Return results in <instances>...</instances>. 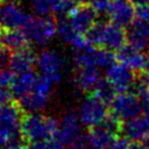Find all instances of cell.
Returning a JSON list of instances; mask_svg holds the SVG:
<instances>
[{
  "instance_id": "6da1fadb",
  "label": "cell",
  "mask_w": 149,
  "mask_h": 149,
  "mask_svg": "<svg viewBox=\"0 0 149 149\" xmlns=\"http://www.w3.org/2000/svg\"><path fill=\"white\" fill-rule=\"evenodd\" d=\"M59 127L52 116L24 113L21 121V135L24 142H42L59 136Z\"/></svg>"
},
{
  "instance_id": "7a4b0ae2",
  "label": "cell",
  "mask_w": 149,
  "mask_h": 149,
  "mask_svg": "<svg viewBox=\"0 0 149 149\" xmlns=\"http://www.w3.org/2000/svg\"><path fill=\"white\" fill-rule=\"evenodd\" d=\"M23 114L24 112L16 100L7 105H0V146L22 139L21 121Z\"/></svg>"
},
{
  "instance_id": "3957f363",
  "label": "cell",
  "mask_w": 149,
  "mask_h": 149,
  "mask_svg": "<svg viewBox=\"0 0 149 149\" xmlns=\"http://www.w3.org/2000/svg\"><path fill=\"white\" fill-rule=\"evenodd\" d=\"M33 16L27 14L16 1H0V30L23 29Z\"/></svg>"
},
{
  "instance_id": "277c9868",
  "label": "cell",
  "mask_w": 149,
  "mask_h": 149,
  "mask_svg": "<svg viewBox=\"0 0 149 149\" xmlns=\"http://www.w3.org/2000/svg\"><path fill=\"white\" fill-rule=\"evenodd\" d=\"M22 30L28 35L30 41L43 45L55 36L56 31H58V26L55 19L44 15L40 17H31Z\"/></svg>"
},
{
  "instance_id": "5b68a950",
  "label": "cell",
  "mask_w": 149,
  "mask_h": 149,
  "mask_svg": "<svg viewBox=\"0 0 149 149\" xmlns=\"http://www.w3.org/2000/svg\"><path fill=\"white\" fill-rule=\"evenodd\" d=\"M111 106V113L116 115L123 122L141 116L143 105L139 97L132 93H118Z\"/></svg>"
},
{
  "instance_id": "8992f818",
  "label": "cell",
  "mask_w": 149,
  "mask_h": 149,
  "mask_svg": "<svg viewBox=\"0 0 149 149\" xmlns=\"http://www.w3.org/2000/svg\"><path fill=\"white\" fill-rule=\"evenodd\" d=\"M108 114L109 112L107 109V104L100 100L93 93H88L80 106L79 120L90 128L102 122Z\"/></svg>"
},
{
  "instance_id": "52a82bcc",
  "label": "cell",
  "mask_w": 149,
  "mask_h": 149,
  "mask_svg": "<svg viewBox=\"0 0 149 149\" xmlns=\"http://www.w3.org/2000/svg\"><path fill=\"white\" fill-rule=\"evenodd\" d=\"M136 72L122 63H114L107 68L106 79L114 86L118 93L128 92L135 79Z\"/></svg>"
},
{
  "instance_id": "ba28073f",
  "label": "cell",
  "mask_w": 149,
  "mask_h": 149,
  "mask_svg": "<svg viewBox=\"0 0 149 149\" xmlns=\"http://www.w3.org/2000/svg\"><path fill=\"white\" fill-rule=\"evenodd\" d=\"M97 13L98 12L90 3H78L68 17L78 33L86 34V31L97 22Z\"/></svg>"
},
{
  "instance_id": "9c48e42d",
  "label": "cell",
  "mask_w": 149,
  "mask_h": 149,
  "mask_svg": "<svg viewBox=\"0 0 149 149\" xmlns=\"http://www.w3.org/2000/svg\"><path fill=\"white\" fill-rule=\"evenodd\" d=\"M37 65L43 76L48 77L55 85L61 81V68L62 58L52 50H44L37 57Z\"/></svg>"
},
{
  "instance_id": "30bf717a",
  "label": "cell",
  "mask_w": 149,
  "mask_h": 149,
  "mask_svg": "<svg viewBox=\"0 0 149 149\" xmlns=\"http://www.w3.org/2000/svg\"><path fill=\"white\" fill-rule=\"evenodd\" d=\"M115 55H116V59L120 63L125 64L133 71H135V72L144 71V68H146V64L148 61V56L146 54H143L141 50H137L136 48L130 45L129 43L125 44L119 50H116Z\"/></svg>"
},
{
  "instance_id": "8fae6325",
  "label": "cell",
  "mask_w": 149,
  "mask_h": 149,
  "mask_svg": "<svg viewBox=\"0 0 149 149\" xmlns=\"http://www.w3.org/2000/svg\"><path fill=\"white\" fill-rule=\"evenodd\" d=\"M127 42L136 48L137 50L149 49V22L142 21L140 19H134V21L127 28Z\"/></svg>"
},
{
  "instance_id": "7c38bea8",
  "label": "cell",
  "mask_w": 149,
  "mask_h": 149,
  "mask_svg": "<svg viewBox=\"0 0 149 149\" xmlns=\"http://www.w3.org/2000/svg\"><path fill=\"white\" fill-rule=\"evenodd\" d=\"M132 1H111L107 13L112 19V22L128 27L135 19V7Z\"/></svg>"
},
{
  "instance_id": "4fadbf2b",
  "label": "cell",
  "mask_w": 149,
  "mask_h": 149,
  "mask_svg": "<svg viewBox=\"0 0 149 149\" xmlns=\"http://www.w3.org/2000/svg\"><path fill=\"white\" fill-rule=\"evenodd\" d=\"M36 63H37V57L34 54V51L26 48L19 51H14L9 70L14 74L21 76L27 72H30Z\"/></svg>"
},
{
  "instance_id": "5bb4252c",
  "label": "cell",
  "mask_w": 149,
  "mask_h": 149,
  "mask_svg": "<svg viewBox=\"0 0 149 149\" xmlns=\"http://www.w3.org/2000/svg\"><path fill=\"white\" fill-rule=\"evenodd\" d=\"M122 135L130 141H143L149 136V118L147 115H141L123 122Z\"/></svg>"
},
{
  "instance_id": "9a60e30c",
  "label": "cell",
  "mask_w": 149,
  "mask_h": 149,
  "mask_svg": "<svg viewBox=\"0 0 149 149\" xmlns=\"http://www.w3.org/2000/svg\"><path fill=\"white\" fill-rule=\"evenodd\" d=\"M127 42V31L123 27L114 23L107 22L104 30L102 37V48L109 50H119Z\"/></svg>"
},
{
  "instance_id": "2e32d148",
  "label": "cell",
  "mask_w": 149,
  "mask_h": 149,
  "mask_svg": "<svg viewBox=\"0 0 149 149\" xmlns=\"http://www.w3.org/2000/svg\"><path fill=\"white\" fill-rule=\"evenodd\" d=\"M83 134L80 128V120L76 113L69 112L66 113L61 122L59 127V136L64 144H69L71 141L77 139Z\"/></svg>"
},
{
  "instance_id": "e0dca14e",
  "label": "cell",
  "mask_w": 149,
  "mask_h": 149,
  "mask_svg": "<svg viewBox=\"0 0 149 149\" xmlns=\"http://www.w3.org/2000/svg\"><path fill=\"white\" fill-rule=\"evenodd\" d=\"M29 37L22 29L1 30L0 31V44L7 47L12 51H19L28 48Z\"/></svg>"
},
{
  "instance_id": "ac0fdd59",
  "label": "cell",
  "mask_w": 149,
  "mask_h": 149,
  "mask_svg": "<svg viewBox=\"0 0 149 149\" xmlns=\"http://www.w3.org/2000/svg\"><path fill=\"white\" fill-rule=\"evenodd\" d=\"M99 80H100V74H99L97 66L81 68L74 76L76 86L80 91H83L87 94L93 92V90L97 86Z\"/></svg>"
},
{
  "instance_id": "d6986e66",
  "label": "cell",
  "mask_w": 149,
  "mask_h": 149,
  "mask_svg": "<svg viewBox=\"0 0 149 149\" xmlns=\"http://www.w3.org/2000/svg\"><path fill=\"white\" fill-rule=\"evenodd\" d=\"M37 79H38V76L31 71L27 72L24 74H21V76H17V78H14V80L9 87H10V91H12L15 100L19 101L24 95H27L29 92H31Z\"/></svg>"
},
{
  "instance_id": "ffe728a7",
  "label": "cell",
  "mask_w": 149,
  "mask_h": 149,
  "mask_svg": "<svg viewBox=\"0 0 149 149\" xmlns=\"http://www.w3.org/2000/svg\"><path fill=\"white\" fill-rule=\"evenodd\" d=\"M115 137L105 126L101 123L90 127L87 130V139L88 143L94 148V149H105Z\"/></svg>"
},
{
  "instance_id": "44dd1931",
  "label": "cell",
  "mask_w": 149,
  "mask_h": 149,
  "mask_svg": "<svg viewBox=\"0 0 149 149\" xmlns=\"http://www.w3.org/2000/svg\"><path fill=\"white\" fill-rule=\"evenodd\" d=\"M48 99H49V95L33 88L31 92H29L22 99L16 101L20 104L24 113H36L37 111H41L45 107Z\"/></svg>"
},
{
  "instance_id": "7402d4cb",
  "label": "cell",
  "mask_w": 149,
  "mask_h": 149,
  "mask_svg": "<svg viewBox=\"0 0 149 149\" xmlns=\"http://www.w3.org/2000/svg\"><path fill=\"white\" fill-rule=\"evenodd\" d=\"M95 97H98L100 100H102L104 102H106L107 105H111L113 102V100L115 99V97L118 95L116 90L114 88V86L105 78V79H100L97 84V86L94 87L93 92H92Z\"/></svg>"
},
{
  "instance_id": "603a6c76",
  "label": "cell",
  "mask_w": 149,
  "mask_h": 149,
  "mask_svg": "<svg viewBox=\"0 0 149 149\" xmlns=\"http://www.w3.org/2000/svg\"><path fill=\"white\" fill-rule=\"evenodd\" d=\"M106 21L98 20L87 31H86V38L88 40L90 44L94 48H102V37H104V30L106 26Z\"/></svg>"
},
{
  "instance_id": "cb8c5ba5",
  "label": "cell",
  "mask_w": 149,
  "mask_h": 149,
  "mask_svg": "<svg viewBox=\"0 0 149 149\" xmlns=\"http://www.w3.org/2000/svg\"><path fill=\"white\" fill-rule=\"evenodd\" d=\"M94 57L95 64L99 68H108L114 64V61L116 59V55L106 48H97L94 51Z\"/></svg>"
},
{
  "instance_id": "d4e9b609",
  "label": "cell",
  "mask_w": 149,
  "mask_h": 149,
  "mask_svg": "<svg viewBox=\"0 0 149 149\" xmlns=\"http://www.w3.org/2000/svg\"><path fill=\"white\" fill-rule=\"evenodd\" d=\"M97 48H92L88 50L84 51H78L74 57V63L76 65L81 69V68H91V66H97L95 64V57H94V51Z\"/></svg>"
},
{
  "instance_id": "484cf974",
  "label": "cell",
  "mask_w": 149,
  "mask_h": 149,
  "mask_svg": "<svg viewBox=\"0 0 149 149\" xmlns=\"http://www.w3.org/2000/svg\"><path fill=\"white\" fill-rule=\"evenodd\" d=\"M58 34H59V36L62 37L63 41H65V42L71 44L73 42V40L77 37V35L80 34V33H78L72 27V24L70 23L69 19L68 20L62 19L59 21V23H58Z\"/></svg>"
},
{
  "instance_id": "4316f807",
  "label": "cell",
  "mask_w": 149,
  "mask_h": 149,
  "mask_svg": "<svg viewBox=\"0 0 149 149\" xmlns=\"http://www.w3.org/2000/svg\"><path fill=\"white\" fill-rule=\"evenodd\" d=\"M78 3L74 0H56L55 5H54V9L52 12L58 14V15H70V13L76 8Z\"/></svg>"
},
{
  "instance_id": "83f0119b",
  "label": "cell",
  "mask_w": 149,
  "mask_h": 149,
  "mask_svg": "<svg viewBox=\"0 0 149 149\" xmlns=\"http://www.w3.org/2000/svg\"><path fill=\"white\" fill-rule=\"evenodd\" d=\"M30 2L34 10L37 14L44 16L48 15L50 12H52L56 0H30Z\"/></svg>"
},
{
  "instance_id": "f1b7e54d",
  "label": "cell",
  "mask_w": 149,
  "mask_h": 149,
  "mask_svg": "<svg viewBox=\"0 0 149 149\" xmlns=\"http://www.w3.org/2000/svg\"><path fill=\"white\" fill-rule=\"evenodd\" d=\"M12 57H13L12 50L8 49L7 47L0 44V69H2V70L9 69Z\"/></svg>"
},
{
  "instance_id": "f546056e",
  "label": "cell",
  "mask_w": 149,
  "mask_h": 149,
  "mask_svg": "<svg viewBox=\"0 0 149 149\" xmlns=\"http://www.w3.org/2000/svg\"><path fill=\"white\" fill-rule=\"evenodd\" d=\"M130 142L129 139H127L125 135L123 136H118L115 137L105 149H129Z\"/></svg>"
},
{
  "instance_id": "4dcf8cb0",
  "label": "cell",
  "mask_w": 149,
  "mask_h": 149,
  "mask_svg": "<svg viewBox=\"0 0 149 149\" xmlns=\"http://www.w3.org/2000/svg\"><path fill=\"white\" fill-rule=\"evenodd\" d=\"M88 139L87 135H84V133L78 136L77 139H74L73 141H71L69 144H66L68 149H87L88 147Z\"/></svg>"
},
{
  "instance_id": "1f68e13d",
  "label": "cell",
  "mask_w": 149,
  "mask_h": 149,
  "mask_svg": "<svg viewBox=\"0 0 149 149\" xmlns=\"http://www.w3.org/2000/svg\"><path fill=\"white\" fill-rule=\"evenodd\" d=\"M14 80V73L10 70L0 69V88H6L12 85Z\"/></svg>"
},
{
  "instance_id": "d6a6232c",
  "label": "cell",
  "mask_w": 149,
  "mask_h": 149,
  "mask_svg": "<svg viewBox=\"0 0 149 149\" xmlns=\"http://www.w3.org/2000/svg\"><path fill=\"white\" fill-rule=\"evenodd\" d=\"M135 17L149 22V5L135 6Z\"/></svg>"
},
{
  "instance_id": "836d02e7",
  "label": "cell",
  "mask_w": 149,
  "mask_h": 149,
  "mask_svg": "<svg viewBox=\"0 0 149 149\" xmlns=\"http://www.w3.org/2000/svg\"><path fill=\"white\" fill-rule=\"evenodd\" d=\"M111 0H88V3L99 13L107 12Z\"/></svg>"
},
{
  "instance_id": "e575fe53",
  "label": "cell",
  "mask_w": 149,
  "mask_h": 149,
  "mask_svg": "<svg viewBox=\"0 0 149 149\" xmlns=\"http://www.w3.org/2000/svg\"><path fill=\"white\" fill-rule=\"evenodd\" d=\"M14 95L10 90L0 88V105H7L14 101Z\"/></svg>"
},
{
  "instance_id": "d590c367",
  "label": "cell",
  "mask_w": 149,
  "mask_h": 149,
  "mask_svg": "<svg viewBox=\"0 0 149 149\" xmlns=\"http://www.w3.org/2000/svg\"><path fill=\"white\" fill-rule=\"evenodd\" d=\"M21 149H45L44 141L42 142H24Z\"/></svg>"
},
{
  "instance_id": "8d00e7d4",
  "label": "cell",
  "mask_w": 149,
  "mask_h": 149,
  "mask_svg": "<svg viewBox=\"0 0 149 149\" xmlns=\"http://www.w3.org/2000/svg\"><path fill=\"white\" fill-rule=\"evenodd\" d=\"M129 149H144V146H143V143H140L137 141H132Z\"/></svg>"
},
{
  "instance_id": "74e56055",
  "label": "cell",
  "mask_w": 149,
  "mask_h": 149,
  "mask_svg": "<svg viewBox=\"0 0 149 149\" xmlns=\"http://www.w3.org/2000/svg\"><path fill=\"white\" fill-rule=\"evenodd\" d=\"M134 6H141V5H149V0H130Z\"/></svg>"
},
{
  "instance_id": "f35d334b",
  "label": "cell",
  "mask_w": 149,
  "mask_h": 149,
  "mask_svg": "<svg viewBox=\"0 0 149 149\" xmlns=\"http://www.w3.org/2000/svg\"><path fill=\"white\" fill-rule=\"evenodd\" d=\"M142 105H143V113H144V115H147L149 118V101H147V102H144Z\"/></svg>"
},
{
  "instance_id": "ab89813d",
  "label": "cell",
  "mask_w": 149,
  "mask_h": 149,
  "mask_svg": "<svg viewBox=\"0 0 149 149\" xmlns=\"http://www.w3.org/2000/svg\"><path fill=\"white\" fill-rule=\"evenodd\" d=\"M143 146H144V149H149V136L143 140Z\"/></svg>"
},
{
  "instance_id": "60d3db41",
  "label": "cell",
  "mask_w": 149,
  "mask_h": 149,
  "mask_svg": "<svg viewBox=\"0 0 149 149\" xmlns=\"http://www.w3.org/2000/svg\"><path fill=\"white\" fill-rule=\"evenodd\" d=\"M144 72L149 74V55H148V61H147V64H146V68H144Z\"/></svg>"
},
{
  "instance_id": "b9f144b4",
  "label": "cell",
  "mask_w": 149,
  "mask_h": 149,
  "mask_svg": "<svg viewBox=\"0 0 149 149\" xmlns=\"http://www.w3.org/2000/svg\"><path fill=\"white\" fill-rule=\"evenodd\" d=\"M77 3H88V0H74Z\"/></svg>"
},
{
  "instance_id": "7bdbcfd3",
  "label": "cell",
  "mask_w": 149,
  "mask_h": 149,
  "mask_svg": "<svg viewBox=\"0 0 149 149\" xmlns=\"http://www.w3.org/2000/svg\"><path fill=\"white\" fill-rule=\"evenodd\" d=\"M13 1H16V2H17V1H19V0H13Z\"/></svg>"
},
{
  "instance_id": "ee69618b",
  "label": "cell",
  "mask_w": 149,
  "mask_h": 149,
  "mask_svg": "<svg viewBox=\"0 0 149 149\" xmlns=\"http://www.w3.org/2000/svg\"><path fill=\"white\" fill-rule=\"evenodd\" d=\"M0 1H1V0H0Z\"/></svg>"
}]
</instances>
